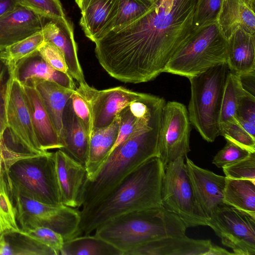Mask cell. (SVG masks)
Wrapping results in <instances>:
<instances>
[{
    "instance_id": "cell-1",
    "label": "cell",
    "mask_w": 255,
    "mask_h": 255,
    "mask_svg": "<svg viewBox=\"0 0 255 255\" xmlns=\"http://www.w3.org/2000/svg\"><path fill=\"white\" fill-rule=\"evenodd\" d=\"M197 2L154 0L141 17L112 28L95 42L100 64L123 82L153 80L195 31Z\"/></svg>"
},
{
    "instance_id": "cell-2",
    "label": "cell",
    "mask_w": 255,
    "mask_h": 255,
    "mask_svg": "<svg viewBox=\"0 0 255 255\" xmlns=\"http://www.w3.org/2000/svg\"><path fill=\"white\" fill-rule=\"evenodd\" d=\"M162 114L161 109L151 106L136 116L131 134L112 151L96 177L87 180L82 209L102 199L144 162L158 157Z\"/></svg>"
},
{
    "instance_id": "cell-3",
    "label": "cell",
    "mask_w": 255,
    "mask_h": 255,
    "mask_svg": "<svg viewBox=\"0 0 255 255\" xmlns=\"http://www.w3.org/2000/svg\"><path fill=\"white\" fill-rule=\"evenodd\" d=\"M164 169L158 157L151 158L130 173L102 199L82 209L78 236L89 235L123 214L161 206Z\"/></svg>"
},
{
    "instance_id": "cell-4",
    "label": "cell",
    "mask_w": 255,
    "mask_h": 255,
    "mask_svg": "<svg viewBox=\"0 0 255 255\" xmlns=\"http://www.w3.org/2000/svg\"><path fill=\"white\" fill-rule=\"evenodd\" d=\"M187 227L162 205L117 217L95 230V235L123 253L143 243L162 238L185 235Z\"/></svg>"
},
{
    "instance_id": "cell-5",
    "label": "cell",
    "mask_w": 255,
    "mask_h": 255,
    "mask_svg": "<svg viewBox=\"0 0 255 255\" xmlns=\"http://www.w3.org/2000/svg\"><path fill=\"white\" fill-rule=\"evenodd\" d=\"M229 72L225 63L188 78L191 85L188 118L202 138L209 142L220 135V111Z\"/></svg>"
},
{
    "instance_id": "cell-6",
    "label": "cell",
    "mask_w": 255,
    "mask_h": 255,
    "mask_svg": "<svg viewBox=\"0 0 255 255\" xmlns=\"http://www.w3.org/2000/svg\"><path fill=\"white\" fill-rule=\"evenodd\" d=\"M228 40L217 21L196 30L172 56L163 72L187 78L227 63Z\"/></svg>"
},
{
    "instance_id": "cell-7",
    "label": "cell",
    "mask_w": 255,
    "mask_h": 255,
    "mask_svg": "<svg viewBox=\"0 0 255 255\" xmlns=\"http://www.w3.org/2000/svg\"><path fill=\"white\" fill-rule=\"evenodd\" d=\"M10 188L39 202L61 205L54 152L20 159L6 172Z\"/></svg>"
},
{
    "instance_id": "cell-8",
    "label": "cell",
    "mask_w": 255,
    "mask_h": 255,
    "mask_svg": "<svg viewBox=\"0 0 255 255\" xmlns=\"http://www.w3.org/2000/svg\"><path fill=\"white\" fill-rule=\"evenodd\" d=\"M9 189L20 229L46 227L61 234L64 241L78 236L81 216L77 209L44 203Z\"/></svg>"
},
{
    "instance_id": "cell-9",
    "label": "cell",
    "mask_w": 255,
    "mask_h": 255,
    "mask_svg": "<svg viewBox=\"0 0 255 255\" xmlns=\"http://www.w3.org/2000/svg\"><path fill=\"white\" fill-rule=\"evenodd\" d=\"M161 200V205L179 217L187 228L208 226L209 218L197 202L184 157L170 162L165 167Z\"/></svg>"
},
{
    "instance_id": "cell-10",
    "label": "cell",
    "mask_w": 255,
    "mask_h": 255,
    "mask_svg": "<svg viewBox=\"0 0 255 255\" xmlns=\"http://www.w3.org/2000/svg\"><path fill=\"white\" fill-rule=\"evenodd\" d=\"M5 82V115L13 149L31 155L48 151L42 149L36 136L23 85L14 71H9Z\"/></svg>"
},
{
    "instance_id": "cell-11",
    "label": "cell",
    "mask_w": 255,
    "mask_h": 255,
    "mask_svg": "<svg viewBox=\"0 0 255 255\" xmlns=\"http://www.w3.org/2000/svg\"><path fill=\"white\" fill-rule=\"evenodd\" d=\"M208 226L234 255H255V216L224 204L210 216Z\"/></svg>"
},
{
    "instance_id": "cell-12",
    "label": "cell",
    "mask_w": 255,
    "mask_h": 255,
    "mask_svg": "<svg viewBox=\"0 0 255 255\" xmlns=\"http://www.w3.org/2000/svg\"><path fill=\"white\" fill-rule=\"evenodd\" d=\"M190 122L187 110L177 102L166 103L163 110L159 133L158 157L164 169L190 151Z\"/></svg>"
},
{
    "instance_id": "cell-13",
    "label": "cell",
    "mask_w": 255,
    "mask_h": 255,
    "mask_svg": "<svg viewBox=\"0 0 255 255\" xmlns=\"http://www.w3.org/2000/svg\"><path fill=\"white\" fill-rule=\"evenodd\" d=\"M75 90L89 105L93 129L109 126L123 109L144 94L122 86L99 90L87 83L79 84Z\"/></svg>"
},
{
    "instance_id": "cell-14",
    "label": "cell",
    "mask_w": 255,
    "mask_h": 255,
    "mask_svg": "<svg viewBox=\"0 0 255 255\" xmlns=\"http://www.w3.org/2000/svg\"><path fill=\"white\" fill-rule=\"evenodd\" d=\"M234 255L213 245L209 240H195L183 236L150 241L126 252L123 255Z\"/></svg>"
},
{
    "instance_id": "cell-15",
    "label": "cell",
    "mask_w": 255,
    "mask_h": 255,
    "mask_svg": "<svg viewBox=\"0 0 255 255\" xmlns=\"http://www.w3.org/2000/svg\"><path fill=\"white\" fill-rule=\"evenodd\" d=\"M62 204L76 208L82 206L88 175L85 166L60 149L54 152Z\"/></svg>"
},
{
    "instance_id": "cell-16",
    "label": "cell",
    "mask_w": 255,
    "mask_h": 255,
    "mask_svg": "<svg viewBox=\"0 0 255 255\" xmlns=\"http://www.w3.org/2000/svg\"><path fill=\"white\" fill-rule=\"evenodd\" d=\"M186 168L193 192L200 207L209 218L223 205L226 177L197 166L187 156Z\"/></svg>"
},
{
    "instance_id": "cell-17",
    "label": "cell",
    "mask_w": 255,
    "mask_h": 255,
    "mask_svg": "<svg viewBox=\"0 0 255 255\" xmlns=\"http://www.w3.org/2000/svg\"><path fill=\"white\" fill-rule=\"evenodd\" d=\"M44 41L56 46L63 53L69 74L79 83H85L79 63L72 24L66 17L48 20L41 30Z\"/></svg>"
},
{
    "instance_id": "cell-18",
    "label": "cell",
    "mask_w": 255,
    "mask_h": 255,
    "mask_svg": "<svg viewBox=\"0 0 255 255\" xmlns=\"http://www.w3.org/2000/svg\"><path fill=\"white\" fill-rule=\"evenodd\" d=\"M45 19L23 4L0 17V51L41 31Z\"/></svg>"
},
{
    "instance_id": "cell-19",
    "label": "cell",
    "mask_w": 255,
    "mask_h": 255,
    "mask_svg": "<svg viewBox=\"0 0 255 255\" xmlns=\"http://www.w3.org/2000/svg\"><path fill=\"white\" fill-rule=\"evenodd\" d=\"M81 11V25L93 42L110 31L117 14L119 0H75Z\"/></svg>"
},
{
    "instance_id": "cell-20",
    "label": "cell",
    "mask_w": 255,
    "mask_h": 255,
    "mask_svg": "<svg viewBox=\"0 0 255 255\" xmlns=\"http://www.w3.org/2000/svg\"><path fill=\"white\" fill-rule=\"evenodd\" d=\"M60 138L63 145L60 149L85 167L90 136L82 122L75 114L71 99L67 103L63 113Z\"/></svg>"
},
{
    "instance_id": "cell-21",
    "label": "cell",
    "mask_w": 255,
    "mask_h": 255,
    "mask_svg": "<svg viewBox=\"0 0 255 255\" xmlns=\"http://www.w3.org/2000/svg\"><path fill=\"white\" fill-rule=\"evenodd\" d=\"M255 0H222L217 17L219 28L228 39L237 29L255 35Z\"/></svg>"
},
{
    "instance_id": "cell-22",
    "label": "cell",
    "mask_w": 255,
    "mask_h": 255,
    "mask_svg": "<svg viewBox=\"0 0 255 255\" xmlns=\"http://www.w3.org/2000/svg\"><path fill=\"white\" fill-rule=\"evenodd\" d=\"M34 130L42 149L45 151L61 149L63 145L34 87L23 85Z\"/></svg>"
},
{
    "instance_id": "cell-23",
    "label": "cell",
    "mask_w": 255,
    "mask_h": 255,
    "mask_svg": "<svg viewBox=\"0 0 255 255\" xmlns=\"http://www.w3.org/2000/svg\"><path fill=\"white\" fill-rule=\"evenodd\" d=\"M120 123L118 115L109 126L93 129L85 165L88 180H92L96 177L108 157L118 138Z\"/></svg>"
},
{
    "instance_id": "cell-24",
    "label": "cell",
    "mask_w": 255,
    "mask_h": 255,
    "mask_svg": "<svg viewBox=\"0 0 255 255\" xmlns=\"http://www.w3.org/2000/svg\"><path fill=\"white\" fill-rule=\"evenodd\" d=\"M227 40L229 70L239 76L255 73V35L238 29Z\"/></svg>"
},
{
    "instance_id": "cell-25",
    "label": "cell",
    "mask_w": 255,
    "mask_h": 255,
    "mask_svg": "<svg viewBox=\"0 0 255 255\" xmlns=\"http://www.w3.org/2000/svg\"><path fill=\"white\" fill-rule=\"evenodd\" d=\"M25 85H31L36 90L60 137L64 109L75 89L64 87L53 82L35 78L29 80Z\"/></svg>"
},
{
    "instance_id": "cell-26",
    "label": "cell",
    "mask_w": 255,
    "mask_h": 255,
    "mask_svg": "<svg viewBox=\"0 0 255 255\" xmlns=\"http://www.w3.org/2000/svg\"><path fill=\"white\" fill-rule=\"evenodd\" d=\"M14 71L22 85L32 79H39L55 82L64 87L75 89L73 78L52 67L41 56L38 50L22 61Z\"/></svg>"
},
{
    "instance_id": "cell-27",
    "label": "cell",
    "mask_w": 255,
    "mask_h": 255,
    "mask_svg": "<svg viewBox=\"0 0 255 255\" xmlns=\"http://www.w3.org/2000/svg\"><path fill=\"white\" fill-rule=\"evenodd\" d=\"M223 202L255 216V181L226 177Z\"/></svg>"
},
{
    "instance_id": "cell-28",
    "label": "cell",
    "mask_w": 255,
    "mask_h": 255,
    "mask_svg": "<svg viewBox=\"0 0 255 255\" xmlns=\"http://www.w3.org/2000/svg\"><path fill=\"white\" fill-rule=\"evenodd\" d=\"M62 255H123V253L95 235L78 236L64 242Z\"/></svg>"
},
{
    "instance_id": "cell-29",
    "label": "cell",
    "mask_w": 255,
    "mask_h": 255,
    "mask_svg": "<svg viewBox=\"0 0 255 255\" xmlns=\"http://www.w3.org/2000/svg\"><path fill=\"white\" fill-rule=\"evenodd\" d=\"M43 41L42 31L36 32L0 51V61L8 72L14 71L19 63L38 50Z\"/></svg>"
},
{
    "instance_id": "cell-30",
    "label": "cell",
    "mask_w": 255,
    "mask_h": 255,
    "mask_svg": "<svg viewBox=\"0 0 255 255\" xmlns=\"http://www.w3.org/2000/svg\"><path fill=\"white\" fill-rule=\"evenodd\" d=\"M246 91L242 86L240 76L229 70L222 98L220 125L227 123L239 124L237 117V105L240 96Z\"/></svg>"
},
{
    "instance_id": "cell-31",
    "label": "cell",
    "mask_w": 255,
    "mask_h": 255,
    "mask_svg": "<svg viewBox=\"0 0 255 255\" xmlns=\"http://www.w3.org/2000/svg\"><path fill=\"white\" fill-rule=\"evenodd\" d=\"M3 234L9 255H57L50 248L19 233Z\"/></svg>"
},
{
    "instance_id": "cell-32",
    "label": "cell",
    "mask_w": 255,
    "mask_h": 255,
    "mask_svg": "<svg viewBox=\"0 0 255 255\" xmlns=\"http://www.w3.org/2000/svg\"><path fill=\"white\" fill-rule=\"evenodd\" d=\"M154 1V0H119L118 12L112 29L139 18L150 9Z\"/></svg>"
},
{
    "instance_id": "cell-33",
    "label": "cell",
    "mask_w": 255,
    "mask_h": 255,
    "mask_svg": "<svg viewBox=\"0 0 255 255\" xmlns=\"http://www.w3.org/2000/svg\"><path fill=\"white\" fill-rule=\"evenodd\" d=\"M237 117L240 125L255 137V97L247 91L239 99Z\"/></svg>"
},
{
    "instance_id": "cell-34",
    "label": "cell",
    "mask_w": 255,
    "mask_h": 255,
    "mask_svg": "<svg viewBox=\"0 0 255 255\" xmlns=\"http://www.w3.org/2000/svg\"><path fill=\"white\" fill-rule=\"evenodd\" d=\"M18 233L50 248L57 255H60L65 242L61 234L44 226H37L25 229H20Z\"/></svg>"
},
{
    "instance_id": "cell-35",
    "label": "cell",
    "mask_w": 255,
    "mask_h": 255,
    "mask_svg": "<svg viewBox=\"0 0 255 255\" xmlns=\"http://www.w3.org/2000/svg\"><path fill=\"white\" fill-rule=\"evenodd\" d=\"M220 135L251 152H255V137L249 134L240 124L227 123L220 125Z\"/></svg>"
},
{
    "instance_id": "cell-36",
    "label": "cell",
    "mask_w": 255,
    "mask_h": 255,
    "mask_svg": "<svg viewBox=\"0 0 255 255\" xmlns=\"http://www.w3.org/2000/svg\"><path fill=\"white\" fill-rule=\"evenodd\" d=\"M222 0H197L194 21V30L216 21Z\"/></svg>"
},
{
    "instance_id": "cell-37",
    "label": "cell",
    "mask_w": 255,
    "mask_h": 255,
    "mask_svg": "<svg viewBox=\"0 0 255 255\" xmlns=\"http://www.w3.org/2000/svg\"><path fill=\"white\" fill-rule=\"evenodd\" d=\"M222 168L227 178L255 181V152H251L246 158Z\"/></svg>"
},
{
    "instance_id": "cell-38",
    "label": "cell",
    "mask_w": 255,
    "mask_h": 255,
    "mask_svg": "<svg viewBox=\"0 0 255 255\" xmlns=\"http://www.w3.org/2000/svg\"><path fill=\"white\" fill-rule=\"evenodd\" d=\"M251 153L241 146L227 140L225 146L214 157L212 163L218 168H223L246 158Z\"/></svg>"
},
{
    "instance_id": "cell-39",
    "label": "cell",
    "mask_w": 255,
    "mask_h": 255,
    "mask_svg": "<svg viewBox=\"0 0 255 255\" xmlns=\"http://www.w3.org/2000/svg\"><path fill=\"white\" fill-rule=\"evenodd\" d=\"M22 4L48 20L66 17L59 0H21Z\"/></svg>"
},
{
    "instance_id": "cell-40",
    "label": "cell",
    "mask_w": 255,
    "mask_h": 255,
    "mask_svg": "<svg viewBox=\"0 0 255 255\" xmlns=\"http://www.w3.org/2000/svg\"><path fill=\"white\" fill-rule=\"evenodd\" d=\"M38 51L42 58L52 67L59 71L68 73L64 55L56 46L49 42L44 41L38 48Z\"/></svg>"
},
{
    "instance_id": "cell-41",
    "label": "cell",
    "mask_w": 255,
    "mask_h": 255,
    "mask_svg": "<svg viewBox=\"0 0 255 255\" xmlns=\"http://www.w3.org/2000/svg\"><path fill=\"white\" fill-rule=\"evenodd\" d=\"M70 99L74 111L84 124L90 139L93 126L89 105L86 99L78 93L75 89Z\"/></svg>"
},
{
    "instance_id": "cell-42",
    "label": "cell",
    "mask_w": 255,
    "mask_h": 255,
    "mask_svg": "<svg viewBox=\"0 0 255 255\" xmlns=\"http://www.w3.org/2000/svg\"><path fill=\"white\" fill-rule=\"evenodd\" d=\"M118 116L120 120L118 136L111 152L131 134L136 122L137 116L131 112L129 105L123 109Z\"/></svg>"
},
{
    "instance_id": "cell-43",
    "label": "cell",
    "mask_w": 255,
    "mask_h": 255,
    "mask_svg": "<svg viewBox=\"0 0 255 255\" xmlns=\"http://www.w3.org/2000/svg\"><path fill=\"white\" fill-rule=\"evenodd\" d=\"M5 69H0V138H4L7 125L5 115L4 93L5 88Z\"/></svg>"
},
{
    "instance_id": "cell-44",
    "label": "cell",
    "mask_w": 255,
    "mask_h": 255,
    "mask_svg": "<svg viewBox=\"0 0 255 255\" xmlns=\"http://www.w3.org/2000/svg\"><path fill=\"white\" fill-rule=\"evenodd\" d=\"M255 73L240 76L242 85L244 89L255 96Z\"/></svg>"
},
{
    "instance_id": "cell-45",
    "label": "cell",
    "mask_w": 255,
    "mask_h": 255,
    "mask_svg": "<svg viewBox=\"0 0 255 255\" xmlns=\"http://www.w3.org/2000/svg\"><path fill=\"white\" fill-rule=\"evenodd\" d=\"M21 4V0H0V17Z\"/></svg>"
},
{
    "instance_id": "cell-46",
    "label": "cell",
    "mask_w": 255,
    "mask_h": 255,
    "mask_svg": "<svg viewBox=\"0 0 255 255\" xmlns=\"http://www.w3.org/2000/svg\"><path fill=\"white\" fill-rule=\"evenodd\" d=\"M8 232L7 226L2 217L0 210V235Z\"/></svg>"
},
{
    "instance_id": "cell-47",
    "label": "cell",
    "mask_w": 255,
    "mask_h": 255,
    "mask_svg": "<svg viewBox=\"0 0 255 255\" xmlns=\"http://www.w3.org/2000/svg\"><path fill=\"white\" fill-rule=\"evenodd\" d=\"M4 138H0V179L1 177V174L2 171V150H1V142Z\"/></svg>"
},
{
    "instance_id": "cell-48",
    "label": "cell",
    "mask_w": 255,
    "mask_h": 255,
    "mask_svg": "<svg viewBox=\"0 0 255 255\" xmlns=\"http://www.w3.org/2000/svg\"></svg>"
},
{
    "instance_id": "cell-49",
    "label": "cell",
    "mask_w": 255,
    "mask_h": 255,
    "mask_svg": "<svg viewBox=\"0 0 255 255\" xmlns=\"http://www.w3.org/2000/svg\"></svg>"
}]
</instances>
